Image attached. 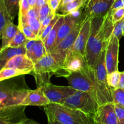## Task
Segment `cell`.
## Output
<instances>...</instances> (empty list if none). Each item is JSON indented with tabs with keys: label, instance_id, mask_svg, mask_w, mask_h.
<instances>
[{
	"label": "cell",
	"instance_id": "obj_44",
	"mask_svg": "<svg viewBox=\"0 0 124 124\" xmlns=\"http://www.w3.org/2000/svg\"><path fill=\"white\" fill-rule=\"evenodd\" d=\"M28 1H29L30 8H33L35 7L36 0H28Z\"/></svg>",
	"mask_w": 124,
	"mask_h": 124
},
{
	"label": "cell",
	"instance_id": "obj_1",
	"mask_svg": "<svg viewBox=\"0 0 124 124\" xmlns=\"http://www.w3.org/2000/svg\"><path fill=\"white\" fill-rule=\"evenodd\" d=\"M48 121H56L61 124H96L94 117L81 110L56 103L44 107Z\"/></svg>",
	"mask_w": 124,
	"mask_h": 124
},
{
	"label": "cell",
	"instance_id": "obj_24",
	"mask_svg": "<svg viewBox=\"0 0 124 124\" xmlns=\"http://www.w3.org/2000/svg\"><path fill=\"white\" fill-rule=\"evenodd\" d=\"M13 21V18L7 10L4 0H0V33L7 24Z\"/></svg>",
	"mask_w": 124,
	"mask_h": 124
},
{
	"label": "cell",
	"instance_id": "obj_26",
	"mask_svg": "<svg viewBox=\"0 0 124 124\" xmlns=\"http://www.w3.org/2000/svg\"><path fill=\"white\" fill-rule=\"evenodd\" d=\"M8 12L14 19L19 12L20 0H4Z\"/></svg>",
	"mask_w": 124,
	"mask_h": 124
},
{
	"label": "cell",
	"instance_id": "obj_25",
	"mask_svg": "<svg viewBox=\"0 0 124 124\" xmlns=\"http://www.w3.org/2000/svg\"><path fill=\"white\" fill-rule=\"evenodd\" d=\"M18 21H19V24H21V23L27 24L31 27L32 31L38 36L39 32L41 27V23L39 18L27 16L25 18H19Z\"/></svg>",
	"mask_w": 124,
	"mask_h": 124
},
{
	"label": "cell",
	"instance_id": "obj_43",
	"mask_svg": "<svg viewBox=\"0 0 124 124\" xmlns=\"http://www.w3.org/2000/svg\"><path fill=\"white\" fill-rule=\"evenodd\" d=\"M75 1V0H62L59 7L64 6V5L70 3V2H73V1Z\"/></svg>",
	"mask_w": 124,
	"mask_h": 124
},
{
	"label": "cell",
	"instance_id": "obj_47",
	"mask_svg": "<svg viewBox=\"0 0 124 124\" xmlns=\"http://www.w3.org/2000/svg\"></svg>",
	"mask_w": 124,
	"mask_h": 124
},
{
	"label": "cell",
	"instance_id": "obj_29",
	"mask_svg": "<svg viewBox=\"0 0 124 124\" xmlns=\"http://www.w3.org/2000/svg\"><path fill=\"white\" fill-rule=\"evenodd\" d=\"M120 76H121V73L119 71H114L111 73L107 74V82L111 89L118 88Z\"/></svg>",
	"mask_w": 124,
	"mask_h": 124
},
{
	"label": "cell",
	"instance_id": "obj_35",
	"mask_svg": "<svg viewBox=\"0 0 124 124\" xmlns=\"http://www.w3.org/2000/svg\"><path fill=\"white\" fill-rule=\"evenodd\" d=\"M110 12L111 13L113 22L114 24L122 19L124 17V7L119 8V9L116 10L113 12H111V11H110Z\"/></svg>",
	"mask_w": 124,
	"mask_h": 124
},
{
	"label": "cell",
	"instance_id": "obj_33",
	"mask_svg": "<svg viewBox=\"0 0 124 124\" xmlns=\"http://www.w3.org/2000/svg\"><path fill=\"white\" fill-rule=\"evenodd\" d=\"M52 12L50 7L49 6V4L47 2V3L45 4L42 7L39 9V19L41 23L43 21L44 19L47 18L48 15Z\"/></svg>",
	"mask_w": 124,
	"mask_h": 124
},
{
	"label": "cell",
	"instance_id": "obj_41",
	"mask_svg": "<svg viewBox=\"0 0 124 124\" xmlns=\"http://www.w3.org/2000/svg\"><path fill=\"white\" fill-rule=\"evenodd\" d=\"M121 73V76H120V81L119 83L118 88H124V71H122Z\"/></svg>",
	"mask_w": 124,
	"mask_h": 124
},
{
	"label": "cell",
	"instance_id": "obj_5",
	"mask_svg": "<svg viewBox=\"0 0 124 124\" xmlns=\"http://www.w3.org/2000/svg\"><path fill=\"white\" fill-rule=\"evenodd\" d=\"M105 50H102L99 56L93 71L95 84L101 101V105L109 102H113L111 88L107 82V71L105 65Z\"/></svg>",
	"mask_w": 124,
	"mask_h": 124
},
{
	"label": "cell",
	"instance_id": "obj_40",
	"mask_svg": "<svg viewBox=\"0 0 124 124\" xmlns=\"http://www.w3.org/2000/svg\"><path fill=\"white\" fill-rule=\"evenodd\" d=\"M47 2H48V0H36L35 7L38 10H39Z\"/></svg>",
	"mask_w": 124,
	"mask_h": 124
},
{
	"label": "cell",
	"instance_id": "obj_21",
	"mask_svg": "<svg viewBox=\"0 0 124 124\" xmlns=\"http://www.w3.org/2000/svg\"><path fill=\"white\" fill-rule=\"evenodd\" d=\"M18 30H19L18 25H15L13 23H9L5 27L2 32L0 33L2 38L1 48L8 47V45L12 42L13 39L18 33Z\"/></svg>",
	"mask_w": 124,
	"mask_h": 124
},
{
	"label": "cell",
	"instance_id": "obj_18",
	"mask_svg": "<svg viewBox=\"0 0 124 124\" xmlns=\"http://www.w3.org/2000/svg\"><path fill=\"white\" fill-rule=\"evenodd\" d=\"M34 64H35L32 61L26 54H23L16 56L10 59L4 65V68H12L21 70L30 71L32 72Z\"/></svg>",
	"mask_w": 124,
	"mask_h": 124
},
{
	"label": "cell",
	"instance_id": "obj_42",
	"mask_svg": "<svg viewBox=\"0 0 124 124\" xmlns=\"http://www.w3.org/2000/svg\"><path fill=\"white\" fill-rule=\"evenodd\" d=\"M22 124H39L38 122H36V121H33V120L29 119H28L27 121H25L24 123Z\"/></svg>",
	"mask_w": 124,
	"mask_h": 124
},
{
	"label": "cell",
	"instance_id": "obj_46",
	"mask_svg": "<svg viewBox=\"0 0 124 124\" xmlns=\"http://www.w3.org/2000/svg\"><path fill=\"white\" fill-rule=\"evenodd\" d=\"M96 124H100V123H98V122H96Z\"/></svg>",
	"mask_w": 124,
	"mask_h": 124
},
{
	"label": "cell",
	"instance_id": "obj_7",
	"mask_svg": "<svg viewBox=\"0 0 124 124\" xmlns=\"http://www.w3.org/2000/svg\"><path fill=\"white\" fill-rule=\"evenodd\" d=\"M31 90L19 86H3L0 90V108L21 105Z\"/></svg>",
	"mask_w": 124,
	"mask_h": 124
},
{
	"label": "cell",
	"instance_id": "obj_16",
	"mask_svg": "<svg viewBox=\"0 0 124 124\" xmlns=\"http://www.w3.org/2000/svg\"><path fill=\"white\" fill-rule=\"evenodd\" d=\"M26 55L35 64L40 59L48 54L44 42L38 38L36 39L30 40L25 44Z\"/></svg>",
	"mask_w": 124,
	"mask_h": 124
},
{
	"label": "cell",
	"instance_id": "obj_10",
	"mask_svg": "<svg viewBox=\"0 0 124 124\" xmlns=\"http://www.w3.org/2000/svg\"><path fill=\"white\" fill-rule=\"evenodd\" d=\"M25 105H18L0 108V124H22L28 119Z\"/></svg>",
	"mask_w": 124,
	"mask_h": 124
},
{
	"label": "cell",
	"instance_id": "obj_27",
	"mask_svg": "<svg viewBox=\"0 0 124 124\" xmlns=\"http://www.w3.org/2000/svg\"><path fill=\"white\" fill-rule=\"evenodd\" d=\"M29 41H30V40H29L26 37H25V36L24 35V34L23 33V31L19 29L18 33H17V34L16 35V36H15L14 38L13 39L12 42H11L10 43V44L8 45V47H20V46H24V45L26 44Z\"/></svg>",
	"mask_w": 124,
	"mask_h": 124
},
{
	"label": "cell",
	"instance_id": "obj_34",
	"mask_svg": "<svg viewBox=\"0 0 124 124\" xmlns=\"http://www.w3.org/2000/svg\"><path fill=\"white\" fill-rule=\"evenodd\" d=\"M19 29L23 31V33L25 36V37L29 40H33L36 39L38 38V36L31 29L27 28L24 26H18Z\"/></svg>",
	"mask_w": 124,
	"mask_h": 124
},
{
	"label": "cell",
	"instance_id": "obj_12",
	"mask_svg": "<svg viewBox=\"0 0 124 124\" xmlns=\"http://www.w3.org/2000/svg\"><path fill=\"white\" fill-rule=\"evenodd\" d=\"M115 0H87L84 6L86 16L105 17L111 10Z\"/></svg>",
	"mask_w": 124,
	"mask_h": 124
},
{
	"label": "cell",
	"instance_id": "obj_11",
	"mask_svg": "<svg viewBox=\"0 0 124 124\" xmlns=\"http://www.w3.org/2000/svg\"><path fill=\"white\" fill-rule=\"evenodd\" d=\"M119 39L111 34L105 50V65L107 73L118 71Z\"/></svg>",
	"mask_w": 124,
	"mask_h": 124
},
{
	"label": "cell",
	"instance_id": "obj_8",
	"mask_svg": "<svg viewBox=\"0 0 124 124\" xmlns=\"http://www.w3.org/2000/svg\"><path fill=\"white\" fill-rule=\"evenodd\" d=\"M84 19L76 25V27L69 35H68L64 39L62 40L50 52V53L54 57V59L61 67H62L67 54L70 51L72 50L76 38L81 30Z\"/></svg>",
	"mask_w": 124,
	"mask_h": 124
},
{
	"label": "cell",
	"instance_id": "obj_28",
	"mask_svg": "<svg viewBox=\"0 0 124 124\" xmlns=\"http://www.w3.org/2000/svg\"><path fill=\"white\" fill-rule=\"evenodd\" d=\"M113 102L124 107V89L121 88H111Z\"/></svg>",
	"mask_w": 124,
	"mask_h": 124
},
{
	"label": "cell",
	"instance_id": "obj_45",
	"mask_svg": "<svg viewBox=\"0 0 124 124\" xmlns=\"http://www.w3.org/2000/svg\"><path fill=\"white\" fill-rule=\"evenodd\" d=\"M47 124H61L56 121H48Z\"/></svg>",
	"mask_w": 124,
	"mask_h": 124
},
{
	"label": "cell",
	"instance_id": "obj_14",
	"mask_svg": "<svg viewBox=\"0 0 124 124\" xmlns=\"http://www.w3.org/2000/svg\"><path fill=\"white\" fill-rule=\"evenodd\" d=\"M87 65L85 57L71 50L67 56L62 67L64 73L62 77L70 73L81 71Z\"/></svg>",
	"mask_w": 124,
	"mask_h": 124
},
{
	"label": "cell",
	"instance_id": "obj_37",
	"mask_svg": "<svg viewBox=\"0 0 124 124\" xmlns=\"http://www.w3.org/2000/svg\"><path fill=\"white\" fill-rule=\"evenodd\" d=\"M115 111L118 119L119 124H124V107L115 104Z\"/></svg>",
	"mask_w": 124,
	"mask_h": 124
},
{
	"label": "cell",
	"instance_id": "obj_38",
	"mask_svg": "<svg viewBox=\"0 0 124 124\" xmlns=\"http://www.w3.org/2000/svg\"><path fill=\"white\" fill-rule=\"evenodd\" d=\"M61 1L62 0H48V2L52 12L57 13V10L60 6Z\"/></svg>",
	"mask_w": 124,
	"mask_h": 124
},
{
	"label": "cell",
	"instance_id": "obj_39",
	"mask_svg": "<svg viewBox=\"0 0 124 124\" xmlns=\"http://www.w3.org/2000/svg\"><path fill=\"white\" fill-rule=\"evenodd\" d=\"M124 0H115L111 7L110 11L113 12L116 10L119 9V8H124Z\"/></svg>",
	"mask_w": 124,
	"mask_h": 124
},
{
	"label": "cell",
	"instance_id": "obj_6",
	"mask_svg": "<svg viewBox=\"0 0 124 124\" xmlns=\"http://www.w3.org/2000/svg\"><path fill=\"white\" fill-rule=\"evenodd\" d=\"M61 104L81 110L93 117L100 107L99 102L89 93L78 90H76L75 93L65 99Z\"/></svg>",
	"mask_w": 124,
	"mask_h": 124
},
{
	"label": "cell",
	"instance_id": "obj_4",
	"mask_svg": "<svg viewBox=\"0 0 124 124\" xmlns=\"http://www.w3.org/2000/svg\"><path fill=\"white\" fill-rule=\"evenodd\" d=\"M113 27L114 23L111 13L109 12L104 17V21L94 40L90 54L86 58L87 64L93 70L101 53L106 48L110 36L113 33Z\"/></svg>",
	"mask_w": 124,
	"mask_h": 124
},
{
	"label": "cell",
	"instance_id": "obj_13",
	"mask_svg": "<svg viewBox=\"0 0 124 124\" xmlns=\"http://www.w3.org/2000/svg\"><path fill=\"white\" fill-rule=\"evenodd\" d=\"M92 18L86 16L84 19L81 30L76 39L72 51L85 57V49L91 30Z\"/></svg>",
	"mask_w": 124,
	"mask_h": 124
},
{
	"label": "cell",
	"instance_id": "obj_19",
	"mask_svg": "<svg viewBox=\"0 0 124 124\" xmlns=\"http://www.w3.org/2000/svg\"><path fill=\"white\" fill-rule=\"evenodd\" d=\"M26 54L25 45L18 47H7L1 48L0 51V68L2 69L7 62L13 57L18 55Z\"/></svg>",
	"mask_w": 124,
	"mask_h": 124
},
{
	"label": "cell",
	"instance_id": "obj_20",
	"mask_svg": "<svg viewBox=\"0 0 124 124\" xmlns=\"http://www.w3.org/2000/svg\"><path fill=\"white\" fill-rule=\"evenodd\" d=\"M64 19H65V15H61V17L58 20L57 23H56L54 26L53 27L52 30H51L48 36L46 37V38L44 41L45 46H46V48L48 53H50V52L52 51V50L53 49L54 45H55L57 37H58V30H59L61 25L64 23Z\"/></svg>",
	"mask_w": 124,
	"mask_h": 124
},
{
	"label": "cell",
	"instance_id": "obj_32",
	"mask_svg": "<svg viewBox=\"0 0 124 124\" xmlns=\"http://www.w3.org/2000/svg\"><path fill=\"white\" fill-rule=\"evenodd\" d=\"M30 7L28 0H20L19 4V18H25L27 16L28 12L30 10Z\"/></svg>",
	"mask_w": 124,
	"mask_h": 124
},
{
	"label": "cell",
	"instance_id": "obj_3",
	"mask_svg": "<svg viewBox=\"0 0 124 124\" xmlns=\"http://www.w3.org/2000/svg\"><path fill=\"white\" fill-rule=\"evenodd\" d=\"M31 74L35 77L38 87L50 82V78L53 75H56L57 77L62 76L64 71L54 57L50 53H48L35 63Z\"/></svg>",
	"mask_w": 124,
	"mask_h": 124
},
{
	"label": "cell",
	"instance_id": "obj_30",
	"mask_svg": "<svg viewBox=\"0 0 124 124\" xmlns=\"http://www.w3.org/2000/svg\"><path fill=\"white\" fill-rule=\"evenodd\" d=\"M124 17L122 19L116 22L114 24L113 30L112 34L115 35L116 38L121 39V38L124 36Z\"/></svg>",
	"mask_w": 124,
	"mask_h": 124
},
{
	"label": "cell",
	"instance_id": "obj_15",
	"mask_svg": "<svg viewBox=\"0 0 124 124\" xmlns=\"http://www.w3.org/2000/svg\"><path fill=\"white\" fill-rule=\"evenodd\" d=\"M94 119L96 123L119 124L118 119L115 111V103L109 102L101 105Z\"/></svg>",
	"mask_w": 124,
	"mask_h": 124
},
{
	"label": "cell",
	"instance_id": "obj_17",
	"mask_svg": "<svg viewBox=\"0 0 124 124\" xmlns=\"http://www.w3.org/2000/svg\"><path fill=\"white\" fill-rule=\"evenodd\" d=\"M50 103L48 98L38 87L31 90L21 105L25 106H46Z\"/></svg>",
	"mask_w": 124,
	"mask_h": 124
},
{
	"label": "cell",
	"instance_id": "obj_31",
	"mask_svg": "<svg viewBox=\"0 0 124 124\" xmlns=\"http://www.w3.org/2000/svg\"><path fill=\"white\" fill-rule=\"evenodd\" d=\"M61 15L59 14V13H56V15L54 16V18L52 19V20L51 21V22L49 23V24H48V25L46 27V28L44 29V31L42 32V33L41 34V36L39 37L40 39H41L42 41H44L45 39L46 38V37L48 36V35L49 34V33L50 32L51 30H52V29L53 28V27L54 26V25L56 24V23H57V21H58V19H59V18L61 17Z\"/></svg>",
	"mask_w": 124,
	"mask_h": 124
},
{
	"label": "cell",
	"instance_id": "obj_22",
	"mask_svg": "<svg viewBox=\"0 0 124 124\" xmlns=\"http://www.w3.org/2000/svg\"><path fill=\"white\" fill-rule=\"evenodd\" d=\"M87 1V0H75L73 2L59 7L58 9V10H59V13H58L66 15L69 13H72L83 7Z\"/></svg>",
	"mask_w": 124,
	"mask_h": 124
},
{
	"label": "cell",
	"instance_id": "obj_36",
	"mask_svg": "<svg viewBox=\"0 0 124 124\" xmlns=\"http://www.w3.org/2000/svg\"><path fill=\"white\" fill-rule=\"evenodd\" d=\"M56 13H53V12H52L50 14L47 18H45V19L43 20V21L41 23V29H40L39 32L38 38L41 36V34L42 33V32H43L44 30V29H46V27L49 24V23H50L51 21L52 20V19L54 18V16L56 15Z\"/></svg>",
	"mask_w": 124,
	"mask_h": 124
},
{
	"label": "cell",
	"instance_id": "obj_23",
	"mask_svg": "<svg viewBox=\"0 0 124 124\" xmlns=\"http://www.w3.org/2000/svg\"><path fill=\"white\" fill-rule=\"evenodd\" d=\"M31 71L26 70H21L12 68H3L0 70V81L2 82L5 80L11 79L12 78L26 74H31Z\"/></svg>",
	"mask_w": 124,
	"mask_h": 124
},
{
	"label": "cell",
	"instance_id": "obj_9",
	"mask_svg": "<svg viewBox=\"0 0 124 124\" xmlns=\"http://www.w3.org/2000/svg\"><path fill=\"white\" fill-rule=\"evenodd\" d=\"M50 103L61 104L68 97L70 96L76 90L70 86H59L52 84L51 82L44 84L38 87Z\"/></svg>",
	"mask_w": 124,
	"mask_h": 124
},
{
	"label": "cell",
	"instance_id": "obj_48",
	"mask_svg": "<svg viewBox=\"0 0 124 124\" xmlns=\"http://www.w3.org/2000/svg\"></svg>",
	"mask_w": 124,
	"mask_h": 124
},
{
	"label": "cell",
	"instance_id": "obj_2",
	"mask_svg": "<svg viewBox=\"0 0 124 124\" xmlns=\"http://www.w3.org/2000/svg\"><path fill=\"white\" fill-rule=\"evenodd\" d=\"M68 81L69 86L76 90L87 92L101 105L100 96L96 86L94 71L87 64L81 71L68 73L63 76Z\"/></svg>",
	"mask_w": 124,
	"mask_h": 124
}]
</instances>
